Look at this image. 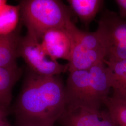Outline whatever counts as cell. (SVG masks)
<instances>
[{"mask_svg":"<svg viewBox=\"0 0 126 126\" xmlns=\"http://www.w3.org/2000/svg\"><path fill=\"white\" fill-rule=\"evenodd\" d=\"M72 12L86 26L94 19L103 4L102 0H68Z\"/></svg>","mask_w":126,"mask_h":126,"instance_id":"8fae6325","label":"cell"},{"mask_svg":"<svg viewBox=\"0 0 126 126\" xmlns=\"http://www.w3.org/2000/svg\"><path fill=\"white\" fill-rule=\"evenodd\" d=\"M19 55L31 71L39 75L55 76L68 71V63L63 64L52 59L43 48L40 41L28 34L21 38Z\"/></svg>","mask_w":126,"mask_h":126,"instance_id":"5b68a950","label":"cell"},{"mask_svg":"<svg viewBox=\"0 0 126 126\" xmlns=\"http://www.w3.org/2000/svg\"><path fill=\"white\" fill-rule=\"evenodd\" d=\"M0 126H10L7 119L0 122Z\"/></svg>","mask_w":126,"mask_h":126,"instance_id":"ac0fdd59","label":"cell"},{"mask_svg":"<svg viewBox=\"0 0 126 126\" xmlns=\"http://www.w3.org/2000/svg\"><path fill=\"white\" fill-rule=\"evenodd\" d=\"M104 62L109 71L111 89L113 97L126 99V59Z\"/></svg>","mask_w":126,"mask_h":126,"instance_id":"7c38bea8","label":"cell"},{"mask_svg":"<svg viewBox=\"0 0 126 126\" xmlns=\"http://www.w3.org/2000/svg\"><path fill=\"white\" fill-rule=\"evenodd\" d=\"M7 3V1L4 0H0V8L3 6L4 5Z\"/></svg>","mask_w":126,"mask_h":126,"instance_id":"d6986e66","label":"cell"},{"mask_svg":"<svg viewBox=\"0 0 126 126\" xmlns=\"http://www.w3.org/2000/svg\"><path fill=\"white\" fill-rule=\"evenodd\" d=\"M97 31L105 46V60L113 62L126 59L125 20L116 13L106 9L99 18Z\"/></svg>","mask_w":126,"mask_h":126,"instance_id":"277c9868","label":"cell"},{"mask_svg":"<svg viewBox=\"0 0 126 126\" xmlns=\"http://www.w3.org/2000/svg\"><path fill=\"white\" fill-rule=\"evenodd\" d=\"M111 89L109 69L104 62L88 70L69 71L64 85L65 108L100 109Z\"/></svg>","mask_w":126,"mask_h":126,"instance_id":"7a4b0ae2","label":"cell"},{"mask_svg":"<svg viewBox=\"0 0 126 126\" xmlns=\"http://www.w3.org/2000/svg\"><path fill=\"white\" fill-rule=\"evenodd\" d=\"M20 75L17 65L0 67V105L8 108L12 98V89Z\"/></svg>","mask_w":126,"mask_h":126,"instance_id":"4fadbf2b","label":"cell"},{"mask_svg":"<svg viewBox=\"0 0 126 126\" xmlns=\"http://www.w3.org/2000/svg\"><path fill=\"white\" fill-rule=\"evenodd\" d=\"M72 50L68 62V72L74 70H88L95 65L104 62L106 59L105 52L87 49L72 39Z\"/></svg>","mask_w":126,"mask_h":126,"instance_id":"ba28073f","label":"cell"},{"mask_svg":"<svg viewBox=\"0 0 126 126\" xmlns=\"http://www.w3.org/2000/svg\"><path fill=\"white\" fill-rule=\"evenodd\" d=\"M22 36L17 30L7 36H0V67L17 65L16 60L19 57V49Z\"/></svg>","mask_w":126,"mask_h":126,"instance_id":"30bf717a","label":"cell"},{"mask_svg":"<svg viewBox=\"0 0 126 126\" xmlns=\"http://www.w3.org/2000/svg\"><path fill=\"white\" fill-rule=\"evenodd\" d=\"M58 122L62 126H115L107 110L65 108Z\"/></svg>","mask_w":126,"mask_h":126,"instance_id":"8992f818","label":"cell"},{"mask_svg":"<svg viewBox=\"0 0 126 126\" xmlns=\"http://www.w3.org/2000/svg\"><path fill=\"white\" fill-rule=\"evenodd\" d=\"M65 27L72 40L82 47L88 50L102 51L106 53L103 40L97 30L94 32L82 31L71 20L68 22Z\"/></svg>","mask_w":126,"mask_h":126,"instance_id":"9c48e42d","label":"cell"},{"mask_svg":"<svg viewBox=\"0 0 126 126\" xmlns=\"http://www.w3.org/2000/svg\"><path fill=\"white\" fill-rule=\"evenodd\" d=\"M40 43L45 52L52 59L69 61L72 41L66 27L51 29L46 32L42 36Z\"/></svg>","mask_w":126,"mask_h":126,"instance_id":"52a82bcc","label":"cell"},{"mask_svg":"<svg viewBox=\"0 0 126 126\" xmlns=\"http://www.w3.org/2000/svg\"><path fill=\"white\" fill-rule=\"evenodd\" d=\"M8 113V108L0 105V122L6 119Z\"/></svg>","mask_w":126,"mask_h":126,"instance_id":"e0dca14e","label":"cell"},{"mask_svg":"<svg viewBox=\"0 0 126 126\" xmlns=\"http://www.w3.org/2000/svg\"><path fill=\"white\" fill-rule=\"evenodd\" d=\"M115 126H126V99L109 96L104 102Z\"/></svg>","mask_w":126,"mask_h":126,"instance_id":"9a60e30c","label":"cell"},{"mask_svg":"<svg viewBox=\"0 0 126 126\" xmlns=\"http://www.w3.org/2000/svg\"><path fill=\"white\" fill-rule=\"evenodd\" d=\"M19 6L27 34L40 41L46 32L65 27L71 20V9L61 0H24Z\"/></svg>","mask_w":126,"mask_h":126,"instance_id":"3957f363","label":"cell"},{"mask_svg":"<svg viewBox=\"0 0 126 126\" xmlns=\"http://www.w3.org/2000/svg\"><path fill=\"white\" fill-rule=\"evenodd\" d=\"M115 2L119 8V16L126 21V0H116Z\"/></svg>","mask_w":126,"mask_h":126,"instance_id":"2e32d148","label":"cell"},{"mask_svg":"<svg viewBox=\"0 0 126 126\" xmlns=\"http://www.w3.org/2000/svg\"><path fill=\"white\" fill-rule=\"evenodd\" d=\"M64 85L59 75L43 76L30 71L16 104L20 126H54L66 108Z\"/></svg>","mask_w":126,"mask_h":126,"instance_id":"6da1fadb","label":"cell"},{"mask_svg":"<svg viewBox=\"0 0 126 126\" xmlns=\"http://www.w3.org/2000/svg\"><path fill=\"white\" fill-rule=\"evenodd\" d=\"M21 16L20 7L6 3L0 9V36H7L15 32Z\"/></svg>","mask_w":126,"mask_h":126,"instance_id":"5bb4252c","label":"cell"}]
</instances>
